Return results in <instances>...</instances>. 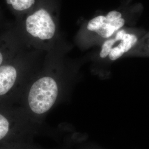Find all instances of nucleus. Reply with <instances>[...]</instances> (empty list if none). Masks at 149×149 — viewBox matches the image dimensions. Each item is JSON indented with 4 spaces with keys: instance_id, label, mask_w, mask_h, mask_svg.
<instances>
[{
    "instance_id": "1",
    "label": "nucleus",
    "mask_w": 149,
    "mask_h": 149,
    "mask_svg": "<svg viewBox=\"0 0 149 149\" xmlns=\"http://www.w3.org/2000/svg\"><path fill=\"white\" fill-rule=\"evenodd\" d=\"M59 93L57 82L50 76H44L37 80L30 88L28 101L32 112L42 114L53 106Z\"/></svg>"
},
{
    "instance_id": "6",
    "label": "nucleus",
    "mask_w": 149,
    "mask_h": 149,
    "mask_svg": "<svg viewBox=\"0 0 149 149\" xmlns=\"http://www.w3.org/2000/svg\"><path fill=\"white\" fill-rule=\"evenodd\" d=\"M12 38L10 33L0 37V66L12 58L14 51Z\"/></svg>"
},
{
    "instance_id": "4",
    "label": "nucleus",
    "mask_w": 149,
    "mask_h": 149,
    "mask_svg": "<svg viewBox=\"0 0 149 149\" xmlns=\"http://www.w3.org/2000/svg\"><path fill=\"white\" fill-rule=\"evenodd\" d=\"M11 59L0 66V97L12 90L18 78V67Z\"/></svg>"
},
{
    "instance_id": "9",
    "label": "nucleus",
    "mask_w": 149,
    "mask_h": 149,
    "mask_svg": "<svg viewBox=\"0 0 149 149\" xmlns=\"http://www.w3.org/2000/svg\"><path fill=\"white\" fill-rule=\"evenodd\" d=\"M10 129V123L7 118L0 114V140L8 133Z\"/></svg>"
},
{
    "instance_id": "5",
    "label": "nucleus",
    "mask_w": 149,
    "mask_h": 149,
    "mask_svg": "<svg viewBox=\"0 0 149 149\" xmlns=\"http://www.w3.org/2000/svg\"><path fill=\"white\" fill-rule=\"evenodd\" d=\"M115 40L120 41V42L116 47L112 48L109 54V59L113 61L119 58L124 54L128 52L136 43L138 38L134 34L120 30L117 33Z\"/></svg>"
},
{
    "instance_id": "7",
    "label": "nucleus",
    "mask_w": 149,
    "mask_h": 149,
    "mask_svg": "<svg viewBox=\"0 0 149 149\" xmlns=\"http://www.w3.org/2000/svg\"><path fill=\"white\" fill-rule=\"evenodd\" d=\"M7 3L16 11H23L34 4L35 0H6Z\"/></svg>"
},
{
    "instance_id": "8",
    "label": "nucleus",
    "mask_w": 149,
    "mask_h": 149,
    "mask_svg": "<svg viewBox=\"0 0 149 149\" xmlns=\"http://www.w3.org/2000/svg\"><path fill=\"white\" fill-rule=\"evenodd\" d=\"M116 42L117 41L115 40V39H110L107 40L104 42L102 46L101 51L100 54V56L101 58H105L109 55V54L112 49V47Z\"/></svg>"
},
{
    "instance_id": "2",
    "label": "nucleus",
    "mask_w": 149,
    "mask_h": 149,
    "mask_svg": "<svg viewBox=\"0 0 149 149\" xmlns=\"http://www.w3.org/2000/svg\"><path fill=\"white\" fill-rule=\"evenodd\" d=\"M26 28L29 34L41 40H49L54 37L56 26L48 11L41 8L28 16Z\"/></svg>"
},
{
    "instance_id": "3",
    "label": "nucleus",
    "mask_w": 149,
    "mask_h": 149,
    "mask_svg": "<svg viewBox=\"0 0 149 149\" xmlns=\"http://www.w3.org/2000/svg\"><path fill=\"white\" fill-rule=\"evenodd\" d=\"M122 14L116 11L109 12L106 16H98L92 19L87 24V29L96 32L101 37L108 38L124 26Z\"/></svg>"
}]
</instances>
